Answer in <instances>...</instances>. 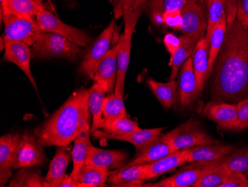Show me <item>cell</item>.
Here are the masks:
<instances>
[{
	"label": "cell",
	"mask_w": 248,
	"mask_h": 187,
	"mask_svg": "<svg viewBox=\"0 0 248 187\" xmlns=\"http://www.w3.org/2000/svg\"><path fill=\"white\" fill-rule=\"evenodd\" d=\"M213 73V101L237 104L248 98V28L236 18L227 23Z\"/></svg>",
	"instance_id": "obj_1"
},
{
	"label": "cell",
	"mask_w": 248,
	"mask_h": 187,
	"mask_svg": "<svg viewBox=\"0 0 248 187\" xmlns=\"http://www.w3.org/2000/svg\"><path fill=\"white\" fill-rule=\"evenodd\" d=\"M89 113V90L80 88L36 130V138L46 147L68 146L75 140Z\"/></svg>",
	"instance_id": "obj_2"
},
{
	"label": "cell",
	"mask_w": 248,
	"mask_h": 187,
	"mask_svg": "<svg viewBox=\"0 0 248 187\" xmlns=\"http://www.w3.org/2000/svg\"><path fill=\"white\" fill-rule=\"evenodd\" d=\"M83 52L73 42L51 32H43L31 48L33 58H58L74 61Z\"/></svg>",
	"instance_id": "obj_3"
},
{
	"label": "cell",
	"mask_w": 248,
	"mask_h": 187,
	"mask_svg": "<svg viewBox=\"0 0 248 187\" xmlns=\"http://www.w3.org/2000/svg\"><path fill=\"white\" fill-rule=\"evenodd\" d=\"M162 136L175 151L218 142L202 128L196 119H189Z\"/></svg>",
	"instance_id": "obj_4"
},
{
	"label": "cell",
	"mask_w": 248,
	"mask_h": 187,
	"mask_svg": "<svg viewBox=\"0 0 248 187\" xmlns=\"http://www.w3.org/2000/svg\"><path fill=\"white\" fill-rule=\"evenodd\" d=\"M3 22L4 40L22 42L30 47L35 44L43 32L36 18L7 14L3 15Z\"/></svg>",
	"instance_id": "obj_5"
},
{
	"label": "cell",
	"mask_w": 248,
	"mask_h": 187,
	"mask_svg": "<svg viewBox=\"0 0 248 187\" xmlns=\"http://www.w3.org/2000/svg\"><path fill=\"white\" fill-rule=\"evenodd\" d=\"M224 159V158H223ZM222 159V160H223ZM222 160L211 162H192L181 169L176 174L155 184H144L142 187H189L196 184L208 171L221 164Z\"/></svg>",
	"instance_id": "obj_6"
},
{
	"label": "cell",
	"mask_w": 248,
	"mask_h": 187,
	"mask_svg": "<svg viewBox=\"0 0 248 187\" xmlns=\"http://www.w3.org/2000/svg\"><path fill=\"white\" fill-rule=\"evenodd\" d=\"M115 20L113 19L90 47L80 65V72L93 78L97 66L110 50L115 32Z\"/></svg>",
	"instance_id": "obj_7"
},
{
	"label": "cell",
	"mask_w": 248,
	"mask_h": 187,
	"mask_svg": "<svg viewBox=\"0 0 248 187\" xmlns=\"http://www.w3.org/2000/svg\"><path fill=\"white\" fill-rule=\"evenodd\" d=\"M36 19L43 32L60 34L80 47H86L91 41L86 32L62 23L58 17L47 9L40 12Z\"/></svg>",
	"instance_id": "obj_8"
},
{
	"label": "cell",
	"mask_w": 248,
	"mask_h": 187,
	"mask_svg": "<svg viewBox=\"0 0 248 187\" xmlns=\"http://www.w3.org/2000/svg\"><path fill=\"white\" fill-rule=\"evenodd\" d=\"M44 146L38 139L29 134L22 135L19 139L12 169L26 168L42 166L47 160Z\"/></svg>",
	"instance_id": "obj_9"
},
{
	"label": "cell",
	"mask_w": 248,
	"mask_h": 187,
	"mask_svg": "<svg viewBox=\"0 0 248 187\" xmlns=\"http://www.w3.org/2000/svg\"><path fill=\"white\" fill-rule=\"evenodd\" d=\"M118 43H117L100 61L92 78L94 82L101 85L108 95L115 93L118 76Z\"/></svg>",
	"instance_id": "obj_10"
},
{
	"label": "cell",
	"mask_w": 248,
	"mask_h": 187,
	"mask_svg": "<svg viewBox=\"0 0 248 187\" xmlns=\"http://www.w3.org/2000/svg\"><path fill=\"white\" fill-rule=\"evenodd\" d=\"M4 40L5 43L4 59L17 66L26 74L33 87L37 90V84L32 75L30 68L31 59L33 58L30 46L22 42Z\"/></svg>",
	"instance_id": "obj_11"
},
{
	"label": "cell",
	"mask_w": 248,
	"mask_h": 187,
	"mask_svg": "<svg viewBox=\"0 0 248 187\" xmlns=\"http://www.w3.org/2000/svg\"><path fill=\"white\" fill-rule=\"evenodd\" d=\"M175 152L176 151L174 150L171 145L161 135L138 149L135 157L126 166L150 164Z\"/></svg>",
	"instance_id": "obj_12"
},
{
	"label": "cell",
	"mask_w": 248,
	"mask_h": 187,
	"mask_svg": "<svg viewBox=\"0 0 248 187\" xmlns=\"http://www.w3.org/2000/svg\"><path fill=\"white\" fill-rule=\"evenodd\" d=\"M21 135L11 133L0 138V186L3 187L12 177L15 155Z\"/></svg>",
	"instance_id": "obj_13"
},
{
	"label": "cell",
	"mask_w": 248,
	"mask_h": 187,
	"mask_svg": "<svg viewBox=\"0 0 248 187\" xmlns=\"http://www.w3.org/2000/svg\"><path fill=\"white\" fill-rule=\"evenodd\" d=\"M202 114L223 129L232 131L237 116V104L210 102L204 106Z\"/></svg>",
	"instance_id": "obj_14"
},
{
	"label": "cell",
	"mask_w": 248,
	"mask_h": 187,
	"mask_svg": "<svg viewBox=\"0 0 248 187\" xmlns=\"http://www.w3.org/2000/svg\"><path fill=\"white\" fill-rule=\"evenodd\" d=\"M127 158V153L124 151L104 150L92 146L88 152L86 163L113 171L126 166Z\"/></svg>",
	"instance_id": "obj_15"
},
{
	"label": "cell",
	"mask_w": 248,
	"mask_h": 187,
	"mask_svg": "<svg viewBox=\"0 0 248 187\" xmlns=\"http://www.w3.org/2000/svg\"><path fill=\"white\" fill-rule=\"evenodd\" d=\"M146 164L124 166L110 171L107 182L112 187H142L146 181Z\"/></svg>",
	"instance_id": "obj_16"
},
{
	"label": "cell",
	"mask_w": 248,
	"mask_h": 187,
	"mask_svg": "<svg viewBox=\"0 0 248 187\" xmlns=\"http://www.w3.org/2000/svg\"><path fill=\"white\" fill-rule=\"evenodd\" d=\"M178 93L180 103L183 108L192 104L199 95L192 58H188L181 68L178 81Z\"/></svg>",
	"instance_id": "obj_17"
},
{
	"label": "cell",
	"mask_w": 248,
	"mask_h": 187,
	"mask_svg": "<svg viewBox=\"0 0 248 187\" xmlns=\"http://www.w3.org/2000/svg\"><path fill=\"white\" fill-rule=\"evenodd\" d=\"M134 31H124L118 40V51L117 56L118 63V76L115 94L124 98L125 79L130 60L131 47Z\"/></svg>",
	"instance_id": "obj_18"
},
{
	"label": "cell",
	"mask_w": 248,
	"mask_h": 187,
	"mask_svg": "<svg viewBox=\"0 0 248 187\" xmlns=\"http://www.w3.org/2000/svg\"><path fill=\"white\" fill-rule=\"evenodd\" d=\"M89 117H88L83 121L80 131L74 140V147L72 152L73 170L70 174L74 179L76 178L77 174L86 163L88 152L90 147L93 146L90 139L91 128L89 125Z\"/></svg>",
	"instance_id": "obj_19"
},
{
	"label": "cell",
	"mask_w": 248,
	"mask_h": 187,
	"mask_svg": "<svg viewBox=\"0 0 248 187\" xmlns=\"http://www.w3.org/2000/svg\"><path fill=\"white\" fill-rule=\"evenodd\" d=\"M149 0H117L115 8V19L124 17V31H134L138 21Z\"/></svg>",
	"instance_id": "obj_20"
},
{
	"label": "cell",
	"mask_w": 248,
	"mask_h": 187,
	"mask_svg": "<svg viewBox=\"0 0 248 187\" xmlns=\"http://www.w3.org/2000/svg\"><path fill=\"white\" fill-rule=\"evenodd\" d=\"M182 32L184 34H204L207 30V21L202 8L193 1H187L182 10Z\"/></svg>",
	"instance_id": "obj_21"
},
{
	"label": "cell",
	"mask_w": 248,
	"mask_h": 187,
	"mask_svg": "<svg viewBox=\"0 0 248 187\" xmlns=\"http://www.w3.org/2000/svg\"><path fill=\"white\" fill-rule=\"evenodd\" d=\"M209 48L210 43L206 40L205 36H202L196 43L192 54L193 70L199 93L204 90L206 81L210 77L208 73Z\"/></svg>",
	"instance_id": "obj_22"
},
{
	"label": "cell",
	"mask_w": 248,
	"mask_h": 187,
	"mask_svg": "<svg viewBox=\"0 0 248 187\" xmlns=\"http://www.w3.org/2000/svg\"><path fill=\"white\" fill-rule=\"evenodd\" d=\"M234 149L233 146L219 144V142L189 148L187 149V163L222 160Z\"/></svg>",
	"instance_id": "obj_23"
},
{
	"label": "cell",
	"mask_w": 248,
	"mask_h": 187,
	"mask_svg": "<svg viewBox=\"0 0 248 187\" xmlns=\"http://www.w3.org/2000/svg\"><path fill=\"white\" fill-rule=\"evenodd\" d=\"M186 163H187V149L170 153L154 163L146 164V181L157 178Z\"/></svg>",
	"instance_id": "obj_24"
},
{
	"label": "cell",
	"mask_w": 248,
	"mask_h": 187,
	"mask_svg": "<svg viewBox=\"0 0 248 187\" xmlns=\"http://www.w3.org/2000/svg\"><path fill=\"white\" fill-rule=\"evenodd\" d=\"M165 128L164 127H162V128H150V129H141L140 131L134 132V133L121 135V136L109 135V134L106 133L104 131L97 130L93 132V135L96 138L116 139V140L129 142L131 144L133 145L138 150L157 136H161L163 131Z\"/></svg>",
	"instance_id": "obj_25"
},
{
	"label": "cell",
	"mask_w": 248,
	"mask_h": 187,
	"mask_svg": "<svg viewBox=\"0 0 248 187\" xmlns=\"http://www.w3.org/2000/svg\"><path fill=\"white\" fill-rule=\"evenodd\" d=\"M204 34H184L180 37V45L175 55L170 61L172 67L170 81H175L184 63L190 58L199 39Z\"/></svg>",
	"instance_id": "obj_26"
},
{
	"label": "cell",
	"mask_w": 248,
	"mask_h": 187,
	"mask_svg": "<svg viewBox=\"0 0 248 187\" xmlns=\"http://www.w3.org/2000/svg\"><path fill=\"white\" fill-rule=\"evenodd\" d=\"M3 15L13 14L18 16L36 18L40 12L47 9V5L37 0H0Z\"/></svg>",
	"instance_id": "obj_27"
},
{
	"label": "cell",
	"mask_w": 248,
	"mask_h": 187,
	"mask_svg": "<svg viewBox=\"0 0 248 187\" xmlns=\"http://www.w3.org/2000/svg\"><path fill=\"white\" fill-rule=\"evenodd\" d=\"M107 90L101 85L94 82L89 89V112L93 115V125L91 132L100 129L104 123L103 107Z\"/></svg>",
	"instance_id": "obj_28"
},
{
	"label": "cell",
	"mask_w": 248,
	"mask_h": 187,
	"mask_svg": "<svg viewBox=\"0 0 248 187\" xmlns=\"http://www.w3.org/2000/svg\"><path fill=\"white\" fill-rule=\"evenodd\" d=\"M55 155L50 163L49 170L46 176L51 187H59L65 175L67 167L71 156L65 149V146H57Z\"/></svg>",
	"instance_id": "obj_29"
},
{
	"label": "cell",
	"mask_w": 248,
	"mask_h": 187,
	"mask_svg": "<svg viewBox=\"0 0 248 187\" xmlns=\"http://www.w3.org/2000/svg\"><path fill=\"white\" fill-rule=\"evenodd\" d=\"M146 85L164 108L168 110L172 107L176 100L178 87L176 80L169 81L167 83H162L149 78L146 80Z\"/></svg>",
	"instance_id": "obj_30"
},
{
	"label": "cell",
	"mask_w": 248,
	"mask_h": 187,
	"mask_svg": "<svg viewBox=\"0 0 248 187\" xmlns=\"http://www.w3.org/2000/svg\"><path fill=\"white\" fill-rule=\"evenodd\" d=\"M110 171L94 165L85 163L77 174L75 181L83 187H105Z\"/></svg>",
	"instance_id": "obj_31"
},
{
	"label": "cell",
	"mask_w": 248,
	"mask_h": 187,
	"mask_svg": "<svg viewBox=\"0 0 248 187\" xmlns=\"http://www.w3.org/2000/svg\"><path fill=\"white\" fill-rule=\"evenodd\" d=\"M9 187H51L46 177L41 175L31 167L20 169L11 178Z\"/></svg>",
	"instance_id": "obj_32"
},
{
	"label": "cell",
	"mask_w": 248,
	"mask_h": 187,
	"mask_svg": "<svg viewBox=\"0 0 248 187\" xmlns=\"http://www.w3.org/2000/svg\"><path fill=\"white\" fill-rule=\"evenodd\" d=\"M186 2V0H149L147 7L153 23L161 26L163 24L162 15L164 13L182 10Z\"/></svg>",
	"instance_id": "obj_33"
},
{
	"label": "cell",
	"mask_w": 248,
	"mask_h": 187,
	"mask_svg": "<svg viewBox=\"0 0 248 187\" xmlns=\"http://www.w3.org/2000/svg\"><path fill=\"white\" fill-rule=\"evenodd\" d=\"M226 29L227 17L225 15L223 16L219 23L216 26L210 37V48H209V76L213 73L216 61L225 38Z\"/></svg>",
	"instance_id": "obj_34"
},
{
	"label": "cell",
	"mask_w": 248,
	"mask_h": 187,
	"mask_svg": "<svg viewBox=\"0 0 248 187\" xmlns=\"http://www.w3.org/2000/svg\"><path fill=\"white\" fill-rule=\"evenodd\" d=\"M123 117H128L124 98L117 96L115 93L106 96L103 107V125Z\"/></svg>",
	"instance_id": "obj_35"
},
{
	"label": "cell",
	"mask_w": 248,
	"mask_h": 187,
	"mask_svg": "<svg viewBox=\"0 0 248 187\" xmlns=\"http://www.w3.org/2000/svg\"><path fill=\"white\" fill-rule=\"evenodd\" d=\"M225 15L226 0H207V30L205 37L209 43L216 26Z\"/></svg>",
	"instance_id": "obj_36"
},
{
	"label": "cell",
	"mask_w": 248,
	"mask_h": 187,
	"mask_svg": "<svg viewBox=\"0 0 248 187\" xmlns=\"http://www.w3.org/2000/svg\"><path fill=\"white\" fill-rule=\"evenodd\" d=\"M221 164L231 171L241 173L248 179V146L232 151L224 157Z\"/></svg>",
	"instance_id": "obj_37"
},
{
	"label": "cell",
	"mask_w": 248,
	"mask_h": 187,
	"mask_svg": "<svg viewBox=\"0 0 248 187\" xmlns=\"http://www.w3.org/2000/svg\"><path fill=\"white\" fill-rule=\"evenodd\" d=\"M100 129L109 135L121 136L134 133L140 131L141 128L139 127L138 122H134L129 117H123L108 123L104 124Z\"/></svg>",
	"instance_id": "obj_38"
},
{
	"label": "cell",
	"mask_w": 248,
	"mask_h": 187,
	"mask_svg": "<svg viewBox=\"0 0 248 187\" xmlns=\"http://www.w3.org/2000/svg\"><path fill=\"white\" fill-rule=\"evenodd\" d=\"M232 171L221 163L203 176L194 187H221Z\"/></svg>",
	"instance_id": "obj_39"
},
{
	"label": "cell",
	"mask_w": 248,
	"mask_h": 187,
	"mask_svg": "<svg viewBox=\"0 0 248 187\" xmlns=\"http://www.w3.org/2000/svg\"><path fill=\"white\" fill-rule=\"evenodd\" d=\"M248 128V98L237 103V116L232 131H242Z\"/></svg>",
	"instance_id": "obj_40"
},
{
	"label": "cell",
	"mask_w": 248,
	"mask_h": 187,
	"mask_svg": "<svg viewBox=\"0 0 248 187\" xmlns=\"http://www.w3.org/2000/svg\"><path fill=\"white\" fill-rule=\"evenodd\" d=\"M163 24L168 27L172 28L174 30L181 31L183 23L181 10L173 12H166L162 15Z\"/></svg>",
	"instance_id": "obj_41"
},
{
	"label": "cell",
	"mask_w": 248,
	"mask_h": 187,
	"mask_svg": "<svg viewBox=\"0 0 248 187\" xmlns=\"http://www.w3.org/2000/svg\"><path fill=\"white\" fill-rule=\"evenodd\" d=\"M221 187H248V179L241 173L232 171Z\"/></svg>",
	"instance_id": "obj_42"
},
{
	"label": "cell",
	"mask_w": 248,
	"mask_h": 187,
	"mask_svg": "<svg viewBox=\"0 0 248 187\" xmlns=\"http://www.w3.org/2000/svg\"><path fill=\"white\" fill-rule=\"evenodd\" d=\"M180 37H176L172 33L166 34L164 38V43L168 52L170 54V59L175 55L180 45Z\"/></svg>",
	"instance_id": "obj_43"
},
{
	"label": "cell",
	"mask_w": 248,
	"mask_h": 187,
	"mask_svg": "<svg viewBox=\"0 0 248 187\" xmlns=\"http://www.w3.org/2000/svg\"><path fill=\"white\" fill-rule=\"evenodd\" d=\"M236 19L248 28V0H237Z\"/></svg>",
	"instance_id": "obj_44"
},
{
	"label": "cell",
	"mask_w": 248,
	"mask_h": 187,
	"mask_svg": "<svg viewBox=\"0 0 248 187\" xmlns=\"http://www.w3.org/2000/svg\"><path fill=\"white\" fill-rule=\"evenodd\" d=\"M237 13V0H226L227 23L235 20Z\"/></svg>",
	"instance_id": "obj_45"
},
{
	"label": "cell",
	"mask_w": 248,
	"mask_h": 187,
	"mask_svg": "<svg viewBox=\"0 0 248 187\" xmlns=\"http://www.w3.org/2000/svg\"><path fill=\"white\" fill-rule=\"evenodd\" d=\"M59 187H83L82 184L75 181L71 175L65 174L63 179L61 181Z\"/></svg>",
	"instance_id": "obj_46"
},
{
	"label": "cell",
	"mask_w": 248,
	"mask_h": 187,
	"mask_svg": "<svg viewBox=\"0 0 248 187\" xmlns=\"http://www.w3.org/2000/svg\"><path fill=\"white\" fill-rule=\"evenodd\" d=\"M0 42H1V43H0V46H1V47H0V50H1V51H2V50H4V49H5V40H4V38H3V37H1V38H0Z\"/></svg>",
	"instance_id": "obj_47"
},
{
	"label": "cell",
	"mask_w": 248,
	"mask_h": 187,
	"mask_svg": "<svg viewBox=\"0 0 248 187\" xmlns=\"http://www.w3.org/2000/svg\"><path fill=\"white\" fill-rule=\"evenodd\" d=\"M186 1H193V2H197L199 0H186Z\"/></svg>",
	"instance_id": "obj_48"
},
{
	"label": "cell",
	"mask_w": 248,
	"mask_h": 187,
	"mask_svg": "<svg viewBox=\"0 0 248 187\" xmlns=\"http://www.w3.org/2000/svg\"><path fill=\"white\" fill-rule=\"evenodd\" d=\"M37 1H43V0H37Z\"/></svg>",
	"instance_id": "obj_49"
}]
</instances>
